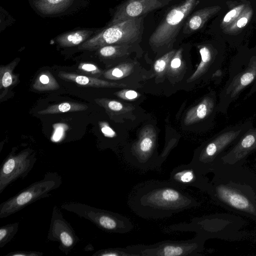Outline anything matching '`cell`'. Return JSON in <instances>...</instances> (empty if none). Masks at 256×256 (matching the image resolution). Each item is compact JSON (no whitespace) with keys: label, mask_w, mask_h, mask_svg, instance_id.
Segmentation results:
<instances>
[{"label":"cell","mask_w":256,"mask_h":256,"mask_svg":"<svg viewBox=\"0 0 256 256\" xmlns=\"http://www.w3.org/2000/svg\"><path fill=\"white\" fill-rule=\"evenodd\" d=\"M124 66H118L106 72L104 76L106 78L117 79L122 78L126 70Z\"/></svg>","instance_id":"29"},{"label":"cell","mask_w":256,"mask_h":256,"mask_svg":"<svg viewBox=\"0 0 256 256\" xmlns=\"http://www.w3.org/2000/svg\"><path fill=\"white\" fill-rule=\"evenodd\" d=\"M118 94L120 96L124 95L128 100H132L138 96V93L132 90H128L125 92L124 93H120Z\"/></svg>","instance_id":"33"},{"label":"cell","mask_w":256,"mask_h":256,"mask_svg":"<svg viewBox=\"0 0 256 256\" xmlns=\"http://www.w3.org/2000/svg\"><path fill=\"white\" fill-rule=\"evenodd\" d=\"M46 0L49 4H58L60 2H61L63 1L64 0Z\"/></svg>","instance_id":"36"},{"label":"cell","mask_w":256,"mask_h":256,"mask_svg":"<svg viewBox=\"0 0 256 256\" xmlns=\"http://www.w3.org/2000/svg\"><path fill=\"white\" fill-rule=\"evenodd\" d=\"M171 0H127L118 6L110 26L126 20L142 17L145 14L168 4Z\"/></svg>","instance_id":"15"},{"label":"cell","mask_w":256,"mask_h":256,"mask_svg":"<svg viewBox=\"0 0 256 256\" xmlns=\"http://www.w3.org/2000/svg\"><path fill=\"white\" fill-rule=\"evenodd\" d=\"M88 106L78 102H64L50 106L46 109L39 111L40 114H54L66 112H73L85 110Z\"/></svg>","instance_id":"21"},{"label":"cell","mask_w":256,"mask_h":256,"mask_svg":"<svg viewBox=\"0 0 256 256\" xmlns=\"http://www.w3.org/2000/svg\"><path fill=\"white\" fill-rule=\"evenodd\" d=\"M197 0H184L174 6L164 16L149 39L150 44L160 47L175 40L183 22L197 4Z\"/></svg>","instance_id":"11"},{"label":"cell","mask_w":256,"mask_h":256,"mask_svg":"<svg viewBox=\"0 0 256 256\" xmlns=\"http://www.w3.org/2000/svg\"><path fill=\"white\" fill-rule=\"evenodd\" d=\"M32 88L39 91L56 90L60 88L56 80L48 71L38 75L32 84Z\"/></svg>","instance_id":"22"},{"label":"cell","mask_w":256,"mask_h":256,"mask_svg":"<svg viewBox=\"0 0 256 256\" xmlns=\"http://www.w3.org/2000/svg\"><path fill=\"white\" fill-rule=\"evenodd\" d=\"M206 240L197 234L185 240H164L151 244H138L126 247L136 256H195L201 255Z\"/></svg>","instance_id":"9"},{"label":"cell","mask_w":256,"mask_h":256,"mask_svg":"<svg viewBox=\"0 0 256 256\" xmlns=\"http://www.w3.org/2000/svg\"><path fill=\"white\" fill-rule=\"evenodd\" d=\"M129 46L126 44L109 45L98 50L99 56L104 58H114L121 56L128 52Z\"/></svg>","instance_id":"23"},{"label":"cell","mask_w":256,"mask_h":256,"mask_svg":"<svg viewBox=\"0 0 256 256\" xmlns=\"http://www.w3.org/2000/svg\"><path fill=\"white\" fill-rule=\"evenodd\" d=\"M47 238L58 243V248L68 255L80 240L70 224L63 217L59 208H53Z\"/></svg>","instance_id":"13"},{"label":"cell","mask_w":256,"mask_h":256,"mask_svg":"<svg viewBox=\"0 0 256 256\" xmlns=\"http://www.w3.org/2000/svg\"><path fill=\"white\" fill-rule=\"evenodd\" d=\"M101 130L106 137L112 138L116 136V133L106 124H104L101 128Z\"/></svg>","instance_id":"32"},{"label":"cell","mask_w":256,"mask_h":256,"mask_svg":"<svg viewBox=\"0 0 256 256\" xmlns=\"http://www.w3.org/2000/svg\"><path fill=\"white\" fill-rule=\"evenodd\" d=\"M248 87L246 98L256 92V54L239 56L231 62L228 80L219 94L218 112L226 114L230 104Z\"/></svg>","instance_id":"3"},{"label":"cell","mask_w":256,"mask_h":256,"mask_svg":"<svg viewBox=\"0 0 256 256\" xmlns=\"http://www.w3.org/2000/svg\"><path fill=\"white\" fill-rule=\"evenodd\" d=\"M60 208L89 220L108 232L126 234L134 228V225L128 218L116 212L78 202H65Z\"/></svg>","instance_id":"7"},{"label":"cell","mask_w":256,"mask_h":256,"mask_svg":"<svg viewBox=\"0 0 256 256\" xmlns=\"http://www.w3.org/2000/svg\"><path fill=\"white\" fill-rule=\"evenodd\" d=\"M130 208L146 219H160L194 208L200 203L170 181L150 180L136 186L128 199Z\"/></svg>","instance_id":"2"},{"label":"cell","mask_w":256,"mask_h":256,"mask_svg":"<svg viewBox=\"0 0 256 256\" xmlns=\"http://www.w3.org/2000/svg\"><path fill=\"white\" fill-rule=\"evenodd\" d=\"M245 222L238 216L227 214L195 218L190 222L172 224L170 229L174 231L193 232L206 240L209 238H229L244 226Z\"/></svg>","instance_id":"5"},{"label":"cell","mask_w":256,"mask_h":256,"mask_svg":"<svg viewBox=\"0 0 256 256\" xmlns=\"http://www.w3.org/2000/svg\"><path fill=\"white\" fill-rule=\"evenodd\" d=\"M256 150V128L252 127L246 131L223 154L218 164L243 166L248 157Z\"/></svg>","instance_id":"14"},{"label":"cell","mask_w":256,"mask_h":256,"mask_svg":"<svg viewBox=\"0 0 256 256\" xmlns=\"http://www.w3.org/2000/svg\"><path fill=\"white\" fill-rule=\"evenodd\" d=\"M252 127L248 120L222 129L196 150L190 164L204 174L212 172L223 154Z\"/></svg>","instance_id":"4"},{"label":"cell","mask_w":256,"mask_h":256,"mask_svg":"<svg viewBox=\"0 0 256 256\" xmlns=\"http://www.w3.org/2000/svg\"><path fill=\"white\" fill-rule=\"evenodd\" d=\"M248 22V20L246 18H242L239 20L237 22V26L238 28L244 26Z\"/></svg>","instance_id":"35"},{"label":"cell","mask_w":256,"mask_h":256,"mask_svg":"<svg viewBox=\"0 0 256 256\" xmlns=\"http://www.w3.org/2000/svg\"><path fill=\"white\" fill-rule=\"evenodd\" d=\"M36 161V155L30 148L18 152L12 150L4 160L0 168V194L18 179L24 178Z\"/></svg>","instance_id":"12"},{"label":"cell","mask_w":256,"mask_h":256,"mask_svg":"<svg viewBox=\"0 0 256 256\" xmlns=\"http://www.w3.org/2000/svg\"><path fill=\"white\" fill-rule=\"evenodd\" d=\"M236 14V10H234L231 11H230L229 12H228L225 16V17L224 18V22H229L232 18H233L235 14Z\"/></svg>","instance_id":"34"},{"label":"cell","mask_w":256,"mask_h":256,"mask_svg":"<svg viewBox=\"0 0 256 256\" xmlns=\"http://www.w3.org/2000/svg\"><path fill=\"white\" fill-rule=\"evenodd\" d=\"M170 181L182 188L190 186L206 192L210 186V180L206 175L190 163L174 168L170 172Z\"/></svg>","instance_id":"16"},{"label":"cell","mask_w":256,"mask_h":256,"mask_svg":"<svg viewBox=\"0 0 256 256\" xmlns=\"http://www.w3.org/2000/svg\"><path fill=\"white\" fill-rule=\"evenodd\" d=\"M218 102L216 93L212 91L186 113L184 122L186 126L206 121L210 124L218 112Z\"/></svg>","instance_id":"17"},{"label":"cell","mask_w":256,"mask_h":256,"mask_svg":"<svg viewBox=\"0 0 256 256\" xmlns=\"http://www.w3.org/2000/svg\"><path fill=\"white\" fill-rule=\"evenodd\" d=\"M18 222H14L0 228V248H2L12 240L18 232Z\"/></svg>","instance_id":"24"},{"label":"cell","mask_w":256,"mask_h":256,"mask_svg":"<svg viewBox=\"0 0 256 256\" xmlns=\"http://www.w3.org/2000/svg\"><path fill=\"white\" fill-rule=\"evenodd\" d=\"M62 184L61 176L56 172H46L43 178L35 182L16 195L0 204V218L10 216L42 198L50 196Z\"/></svg>","instance_id":"6"},{"label":"cell","mask_w":256,"mask_h":256,"mask_svg":"<svg viewBox=\"0 0 256 256\" xmlns=\"http://www.w3.org/2000/svg\"><path fill=\"white\" fill-rule=\"evenodd\" d=\"M44 253L38 251L20 250L10 252L5 256H42Z\"/></svg>","instance_id":"31"},{"label":"cell","mask_w":256,"mask_h":256,"mask_svg":"<svg viewBox=\"0 0 256 256\" xmlns=\"http://www.w3.org/2000/svg\"><path fill=\"white\" fill-rule=\"evenodd\" d=\"M142 21V16L110 26L82 44L78 48L93 51L106 46L128 44L134 42L140 34Z\"/></svg>","instance_id":"8"},{"label":"cell","mask_w":256,"mask_h":256,"mask_svg":"<svg viewBox=\"0 0 256 256\" xmlns=\"http://www.w3.org/2000/svg\"><path fill=\"white\" fill-rule=\"evenodd\" d=\"M175 52V50L170 51L155 62L154 68L156 74H162L166 70Z\"/></svg>","instance_id":"27"},{"label":"cell","mask_w":256,"mask_h":256,"mask_svg":"<svg viewBox=\"0 0 256 256\" xmlns=\"http://www.w3.org/2000/svg\"><path fill=\"white\" fill-rule=\"evenodd\" d=\"M78 69L86 74L93 75H100L101 70L94 64L90 63H81Z\"/></svg>","instance_id":"30"},{"label":"cell","mask_w":256,"mask_h":256,"mask_svg":"<svg viewBox=\"0 0 256 256\" xmlns=\"http://www.w3.org/2000/svg\"><path fill=\"white\" fill-rule=\"evenodd\" d=\"M207 193L218 204L256 221V172L243 166L219 163Z\"/></svg>","instance_id":"1"},{"label":"cell","mask_w":256,"mask_h":256,"mask_svg":"<svg viewBox=\"0 0 256 256\" xmlns=\"http://www.w3.org/2000/svg\"><path fill=\"white\" fill-rule=\"evenodd\" d=\"M182 49L180 48L176 52L170 62L169 69L170 72L172 73L177 72L178 70L182 66Z\"/></svg>","instance_id":"28"},{"label":"cell","mask_w":256,"mask_h":256,"mask_svg":"<svg viewBox=\"0 0 256 256\" xmlns=\"http://www.w3.org/2000/svg\"><path fill=\"white\" fill-rule=\"evenodd\" d=\"M16 62L0 67V88H6L10 87L13 82L12 71L16 64Z\"/></svg>","instance_id":"25"},{"label":"cell","mask_w":256,"mask_h":256,"mask_svg":"<svg viewBox=\"0 0 256 256\" xmlns=\"http://www.w3.org/2000/svg\"><path fill=\"white\" fill-rule=\"evenodd\" d=\"M201 60L195 72L190 78V82L213 74L220 70L224 58L212 50L208 47L202 46L200 49Z\"/></svg>","instance_id":"18"},{"label":"cell","mask_w":256,"mask_h":256,"mask_svg":"<svg viewBox=\"0 0 256 256\" xmlns=\"http://www.w3.org/2000/svg\"><path fill=\"white\" fill-rule=\"evenodd\" d=\"M92 256H136L127 247L107 248L100 250L92 254Z\"/></svg>","instance_id":"26"},{"label":"cell","mask_w":256,"mask_h":256,"mask_svg":"<svg viewBox=\"0 0 256 256\" xmlns=\"http://www.w3.org/2000/svg\"><path fill=\"white\" fill-rule=\"evenodd\" d=\"M92 32L80 30L68 32L57 37L56 40L62 47H71L82 44L90 39Z\"/></svg>","instance_id":"20"},{"label":"cell","mask_w":256,"mask_h":256,"mask_svg":"<svg viewBox=\"0 0 256 256\" xmlns=\"http://www.w3.org/2000/svg\"><path fill=\"white\" fill-rule=\"evenodd\" d=\"M156 148V130L151 126H146L127 150L126 160L132 166L142 170L159 168L166 158L158 156Z\"/></svg>","instance_id":"10"},{"label":"cell","mask_w":256,"mask_h":256,"mask_svg":"<svg viewBox=\"0 0 256 256\" xmlns=\"http://www.w3.org/2000/svg\"><path fill=\"white\" fill-rule=\"evenodd\" d=\"M58 76L66 81L73 82L85 87L118 88L126 86L122 84L110 82L96 78L80 75L74 73L60 72Z\"/></svg>","instance_id":"19"}]
</instances>
